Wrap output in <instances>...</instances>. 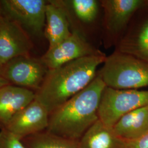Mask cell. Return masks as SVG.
<instances>
[{"instance_id":"6da1fadb","label":"cell","mask_w":148,"mask_h":148,"mask_svg":"<svg viewBox=\"0 0 148 148\" xmlns=\"http://www.w3.org/2000/svg\"><path fill=\"white\" fill-rule=\"evenodd\" d=\"M106 57L104 53L86 57L48 70L35 92V99L50 115L95 79L98 66L104 62Z\"/></svg>"},{"instance_id":"7a4b0ae2","label":"cell","mask_w":148,"mask_h":148,"mask_svg":"<svg viewBox=\"0 0 148 148\" xmlns=\"http://www.w3.org/2000/svg\"><path fill=\"white\" fill-rule=\"evenodd\" d=\"M106 85L99 75L84 90L49 115L47 131L79 142L99 120L98 108Z\"/></svg>"},{"instance_id":"3957f363","label":"cell","mask_w":148,"mask_h":148,"mask_svg":"<svg viewBox=\"0 0 148 148\" xmlns=\"http://www.w3.org/2000/svg\"><path fill=\"white\" fill-rule=\"evenodd\" d=\"M98 75L106 87L136 90L148 86V63L131 55L115 52L106 57Z\"/></svg>"},{"instance_id":"277c9868","label":"cell","mask_w":148,"mask_h":148,"mask_svg":"<svg viewBox=\"0 0 148 148\" xmlns=\"http://www.w3.org/2000/svg\"><path fill=\"white\" fill-rule=\"evenodd\" d=\"M148 106V90H117L106 86L101 95L99 120L112 127L123 116Z\"/></svg>"},{"instance_id":"5b68a950","label":"cell","mask_w":148,"mask_h":148,"mask_svg":"<svg viewBox=\"0 0 148 148\" xmlns=\"http://www.w3.org/2000/svg\"><path fill=\"white\" fill-rule=\"evenodd\" d=\"M47 3L44 0L0 1L1 8L6 16L36 36H41L45 31Z\"/></svg>"},{"instance_id":"8992f818","label":"cell","mask_w":148,"mask_h":148,"mask_svg":"<svg viewBox=\"0 0 148 148\" xmlns=\"http://www.w3.org/2000/svg\"><path fill=\"white\" fill-rule=\"evenodd\" d=\"M48 69L42 60L29 56L13 59L5 64L1 77L18 86L37 90L42 83Z\"/></svg>"},{"instance_id":"52a82bcc","label":"cell","mask_w":148,"mask_h":148,"mask_svg":"<svg viewBox=\"0 0 148 148\" xmlns=\"http://www.w3.org/2000/svg\"><path fill=\"white\" fill-rule=\"evenodd\" d=\"M87 42L77 31L54 47L48 49L41 60L48 70L84 57L103 54Z\"/></svg>"},{"instance_id":"ba28073f","label":"cell","mask_w":148,"mask_h":148,"mask_svg":"<svg viewBox=\"0 0 148 148\" xmlns=\"http://www.w3.org/2000/svg\"><path fill=\"white\" fill-rule=\"evenodd\" d=\"M32 48L26 32L16 21L0 16V68L13 59L27 56Z\"/></svg>"},{"instance_id":"9c48e42d","label":"cell","mask_w":148,"mask_h":148,"mask_svg":"<svg viewBox=\"0 0 148 148\" xmlns=\"http://www.w3.org/2000/svg\"><path fill=\"white\" fill-rule=\"evenodd\" d=\"M49 114L46 108L35 99L13 117L5 129L21 140L47 130Z\"/></svg>"},{"instance_id":"30bf717a","label":"cell","mask_w":148,"mask_h":148,"mask_svg":"<svg viewBox=\"0 0 148 148\" xmlns=\"http://www.w3.org/2000/svg\"><path fill=\"white\" fill-rule=\"evenodd\" d=\"M35 99V92L27 88L11 84L0 88L1 128Z\"/></svg>"},{"instance_id":"8fae6325","label":"cell","mask_w":148,"mask_h":148,"mask_svg":"<svg viewBox=\"0 0 148 148\" xmlns=\"http://www.w3.org/2000/svg\"><path fill=\"white\" fill-rule=\"evenodd\" d=\"M101 2L106 26L115 33L123 30L134 13L146 3L142 0H103Z\"/></svg>"},{"instance_id":"7c38bea8","label":"cell","mask_w":148,"mask_h":148,"mask_svg":"<svg viewBox=\"0 0 148 148\" xmlns=\"http://www.w3.org/2000/svg\"><path fill=\"white\" fill-rule=\"evenodd\" d=\"M66 9L60 1H48L46 8L44 34L52 48L71 35Z\"/></svg>"},{"instance_id":"4fadbf2b","label":"cell","mask_w":148,"mask_h":148,"mask_svg":"<svg viewBox=\"0 0 148 148\" xmlns=\"http://www.w3.org/2000/svg\"><path fill=\"white\" fill-rule=\"evenodd\" d=\"M117 136L125 141L137 139L148 133V106L128 113L112 127Z\"/></svg>"},{"instance_id":"5bb4252c","label":"cell","mask_w":148,"mask_h":148,"mask_svg":"<svg viewBox=\"0 0 148 148\" xmlns=\"http://www.w3.org/2000/svg\"><path fill=\"white\" fill-rule=\"evenodd\" d=\"M125 140L98 120L79 141V148H125Z\"/></svg>"},{"instance_id":"9a60e30c","label":"cell","mask_w":148,"mask_h":148,"mask_svg":"<svg viewBox=\"0 0 148 148\" xmlns=\"http://www.w3.org/2000/svg\"><path fill=\"white\" fill-rule=\"evenodd\" d=\"M119 52L148 63V18L122 42Z\"/></svg>"},{"instance_id":"2e32d148","label":"cell","mask_w":148,"mask_h":148,"mask_svg":"<svg viewBox=\"0 0 148 148\" xmlns=\"http://www.w3.org/2000/svg\"><path fill=\"white\" fill-rule=\"evenodd\" d=\"M26 148H79V142L53 134L47 130L21 139Z\"/></svg>"},{"instance_id":"e0dca14e","label":"cell","mask_w":148,"mask_h":148,"mask_svg":"<svg viewBox=\"0 0 148 148\" xmlns=\"http://www.w3.org/2000/svg\"><path fill=\"white\" fill-rule=\"evenodd\" d=\"M70 7L80 21L89 23L94 21L99 12V3L95 0L63 1Z\"/></svg>"},{"instance_id":"ac0fdd59","label":"cell","mask_w":148,"mask_h":148,"mask_svg":"<svg viewBox=\"0 0 148 148\" xmlns=\"http://www.w3.org/2000/svg\"><path fill=\"white\" fill-rule=\"evenodd\" d=\"M0 148H26L21 140L5 129L0 131Z\"/></svg>"},{"instance_id":"d6986e66","label":"cell","mask_w":148,"mask_h":148,"mask_svg":"<svg viewBox=\"0 0 148 148\" xmlns=\"http://www.w3.org/2000/svg\"><path fill=\"white\" fill-rule=\"evenodd\" d=\"M125 142V148H148V133L134 140Z\"/></svg>"},{"instance_id":"ffe728a7","label":"cell","mask_w":148,"mask_h":148,"mask_svg":"<svg viewBox=\"0 0 148 148\" xmlns=\"http://www.w3.org/2000/svg\"><path fill=\"white\" fill-rule=\"evenodd\" d=\"M11 84L10 82H9L8 81L5 79L4 78L0 76V88L6 86V85H10Z\"/></svg>"},{"instance_id":"44dd1931","label":"cell","mask_w":148,"mask_h":148,"mask_svg":"<svg viewBox=\"0 0 148 148\" xmlns=\"http://www.w3.org/2000/svg\"><path fill=\"white\" fill-rule=\"evenodd\" d=\"M1 71H2V69L0 68V76L1 77Z\"/></svg>"},{"instance_id":"7402d4cb","label":"cell","mask_w":148,"mask_h":148,"mask_svg":"<svg viewBox=\"0 0 148 148\" xmlns=\"http://www.w3.org/2000/svg\"><path fill=\"white\" fill-rule=\"evenodd\" d=\"M0 16H1V14H0Z\"/></svg>"}]
</instances>
